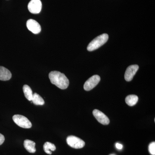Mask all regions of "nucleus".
Here are the masks:
<instances>
[{"instance_id":"1","label":"nucleus","mask_w":155,"mask_h":155,"mask_svg":"<svg viewBox=\"0 0 155 155\" xmlns=\"http://www.w3.org/2000/svg\"><path fill=\"white\" fill-rule=\"evenodd\" d=\"M51 83L61 89H66L69 85V80L64 73L58 71H52L49 74Z\"/></svg>"},{"instance_id":"2","label":"nucleus","mask_w":155,"mask_h":155,"mask_svg":"<svg viewBox=\"0 0 155 155\" xmlns=\"http://www.w3.org/2000/svg\"><path fill=\"white\" fill-rule=\"evenodd\" d=\"M109 36L107 34H103L95 38L89 44L87 47V51H92L99 48L107 41Z\"/></svg>"},{"instance_id":"3","label":"nucleus","mask_w":155,"mask_h":155,"mask_svg":"<svg viewBox=\"0 0 155 155\" xmlns=\"http://www.w3.org/2000/svg\"><path fill=\"white\" fill-rule=\"evenodd\" d=\"M13 121L20 127L24 128H30L32 124L25 116L20 115H15L13 117Z\"/></svg>"},{"instance_id":"4","label":"nucleus","mask_w":155,"mask_h":155,"mask_svg":"<svg viewBox=\"0 0 155 155\" xmlns=\"http://www.w3.org/2000/svg\"><path fill=\"white\" fill-rule=\"evenodd\" d=\"M67 144L71 147L75 149H81L85 146V142L81 139L75 136H69L67 138Z\"/></svg>"},{"instance_id":"5","label":"nucleus","mask_w":155,"mask_h":155,"mask_svg":"<svg viewBox=\"0 0 155 155\" xmlns=\"http://www.w3.org/2000/svg\"><path fill=\"white\" fill-rule=\"evenodd\" d=\"M101 78L99 75H93L85 82L84 85V88L86 91H89L97 86Z\"/></svg>"},{"instance_id":"6","label":"nucleus","mask_w":155,"mask_h":155,"mask_svg":"<svg viewBox=\"0 0 155 155\" xmlns=\"http://www.w3.org/2000/svg\"><path fill=\"white\" fill-rule=\"evenodd\" d=\"M28 11L31 14H39L41 11L42 3L40 0H31L28 3Z\"/></svg>"},{"instance_id":"7","label":"nucleus","mask_w":155,"mask_h":155,"mask_svg":"<svg viewBox=\"0 0 155 155\" xmlns=\"http://www.w3.org/2000/svg\"><path fill=\"white\" fill-rule=\"evenodd\" d=\"M93 114L98 122L101 124L104 125H107L110 123V120L107 116L99 110H94Z\"/></svg>"},{"instance_id":"8","label":"nucleus","mask_w":155,"mask_h":155,"mask_svg":"<svg viewBox=\"0 0 155 155\" xmlns=\"http://www.w3.org/2000/svg\"><path fill=\"white\" fill-rule=\"evenodd\" d=\"M26 26L28 30L35 34L40 33L41 31V25L34 19H28L26 22Z\"/></svg>"},{"instance_id":"9","label":"nucleus","mask_w":155,"mask_h":155,"mask_svg":"<svg viewBox=\"0 0 155 155\" xmlns=\"http://www.w3.org/2000/svg\"><path fill=\"white\" fill-rule=\"evenodd\" d=\"M138 69L139 66L137 65H131L127 67L125 72V80L127 81L132 80Z\"/></svg>"},{"instance_id":"10","label":"nucleus","mask_w":155,"mask_h":155,"mask_svg":"<svg viewBox=\"0 0 155 155\" xmlns=\"http://www.w3.org/2000/svg\"><path fill=\"white\" fill-rule=\"evenodd\" d=\"M12 77V74L8 69L0 66V80L8 81Z\"/></svg>"},{"instance_id":"11","label":"nucleus","mask_w":155,"mask_h":155,"mask_svg":"<svg viewBox=\"0 0 155 155\" xmlns=\"http://www.w3.org/2000/svg\"><path fill=\"white\" fill-rule=\"evenodd\" d=\"M24 146L25 149L27 150L28 152L35 153L36 152L35 143L32 140H25L24 142Z\"/></svg>"},{"instance_id":"12","label":"nucleus","mask_w":155,"mask_h":155,"mask_svg":"<svg viewBox=\"0 0 155 155\" xmlns=\"http://www.w3.org/2000/svg\"><path fill=\"white\" fill-rule=\"evenodd\" d=\"M138 97L135 95H129L125 98V102L130 107L135 105L138 101Z\"/></svg>"},{"instance_id":"13","label":"nucleus","mask_w":155,"mask_h":155,"mask_svg":"<svg viewBox=\"0 0 155 155\" xmlns=\"http://www.w3.org/2000/svg\"><path fill=\"white\" fill-rule=\"evenodd\" d=\"M23 91L26 98L29 101H31L33 97L32 90L28 85L25 84L23 87Z\"/></svg>"},{"instance_id":"14","label":"nucleus","mask_w":155,"mask_h":155,"mask_svg":"<svg viewBox=\"0 0 155 155\" xmlns=\"http://www.w3.org/2000/svg\"><path fill=\"white\" fill-rule=\"evenodd\" d=\"M31 101L35 105H43L45 104L44 100L36 93L33 94Z\"/></svg>"},{"instance_id":"15","label":"nucleus","mask_w":155,"mask_h":155,"mask_svg":"<svg viewBox=\"0 0 155 155\" xmlns=\"http://www.w3.org/2000/svg\"><path fill=\"white\" fill-rule=\"evenodd\" d=\"M44 150L45 152L48 154L51 155L52 154L51 151L55 150L56 148L55 146L53 143L49 142H46L45 143L43 146Z\"/></svg>"},{"instance_id":"16","label":"nucleus","mask_w":155,"mask_h":155,"mask_svg":"<svg viewBox=\"0 0 155 155\" xmlns=\"http://www.w3.org/2000/svg\"><path fill=\"white\" fill-rule=\"evenodd\" d=\"M149 151L151 154L155 155V142H153L149 146Z\"/></svg>"},{"instance_id":"17","label":"nucleus","mask_w":155,"mask_h":155,"mask_svg":"<svg viewBox=\"0 0 155 155\" xmlns=\"http://www.w3.org/2000/svg\"><path fill=\"white\" fill-rule=\"evenodd\" d=\"M5 140V138L3 134H0V145L2 144Z\"/></svg>"},{"instance_id":"18","label":"nucleus","mask_w":155,"mask_h":155,"mask_svg":"<svg viewBox=\"0 0 155 155\" xmlns=\"http://www.w3.org/2000/svg\"><path fill=\"white\" fill-rule=\"evenodd\" d=\"M116 147L119 150L122 149V148H123V146H122V145L119 143H116Z\"/></svg>"},{"instance_id":"19","label":"nucleus","mask_w":155,"mask_h":155,"mask_svg":"<svg viewBox=\"0 0 155 155\" xmlns=\"http://www.w3.org/2000/svg\"></svg>"}]
</instances>
